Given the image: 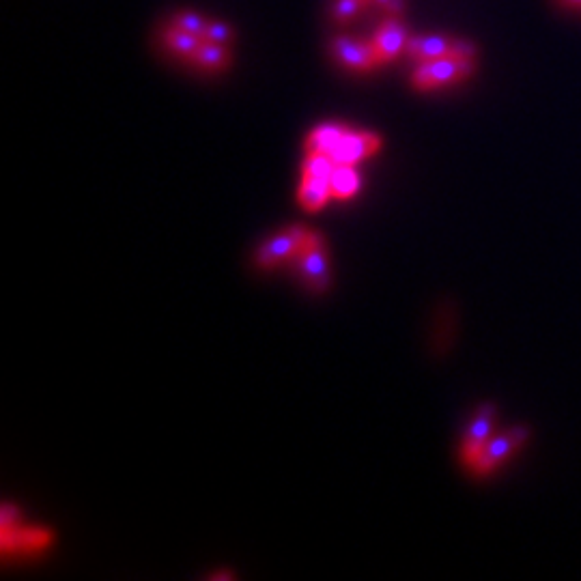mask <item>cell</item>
Masks as SVG:
<instances>
[{"mask_svg":"<svg viewBox=\"0 0 581 581\" xmlns=\"http://www.w3.org/2000/svg\"><path fill=\"white\" fill-rule=\"evenodd\" d=\"M474 69V59H463V56L448 54L442 59L420 63L414 74V84L422 91L446 87L457 80H463L472 74Z\"/></svg>","mask_w":581,"mask_h":581,"instance_id":"1","label":"cell"},{"mask_svg":"<svg viewBox=\"0 0 581 581\" xmlns=\"http://www.w3.org/2000/svg\"><path fill=\"white\" fill-rule=\"evenodd\" d=\"M407 54L418 63L442 59V56H448V54L463 56V59H474L476 48L470 44V41L452 39L444 35H416V37H409L407 41Z\"/></svg>","mask_w":581,"mask_h":581,"instance_id":"2","label":"cell"},{"mask_svg":"<svg viewBox=\"0 0 581 581\" xmlns=\"http://www.w3.org/2000/svg\"><path fill=\"white\" fill-rule=\"evenodd\" d=\"M310 237H313L310 231L302 229V226H293V229H287L285 233H280L269 239V242H265L259 248L257 261L265 269L282 265L287 261H295L297 257H300V252L306 248V244L310 242Z\"/></svg>","mask_w":581,"mask_h":581,"instance_id":"3","label":"cell"},{"mask_svg":"<svg viewBox=\"0 0 581 581\" xmlns=\"http://www.w3.org/2000/svg\"><path fill=\"white\" fill-rule=\"evenodd\" d=\"M528 435H530L528 429H513L498 437H491L483 446V450L478 452V457L470 463V467L480 476L491 474L495 467H500L508 457H513L515 452L526 444Z\"/></svg>","mask_w":581,"mask_h":581,"instance_id":"4","label":"cell"},{"mask_svg":"<svg viewBox=\"0 0 581 581\" xmlns=\"http://www.w3.org/2000/svg\"><path fill=\"white\" fill-rule=\"evenodd\" d=\"M297 274L306 282L308 289L313 291H323L330 282V265H328V254H325L321 237L313 233L306 248L300 252V257L295 259Z\"/></svg>","mask_w":581,"mask_h":581,"instance_id":"5","label":"cell"},{"mask_svg":"<svg viewBox=\"0 0 581 581\" xmlns=\"http://www.w3.org/2000/svg\"><path fill=\"white\" fill-rule=\"evenodd\" d=\"M332 52L336 54V59L340 63L351 69H358V72H366V69H373L375 65H379L373 41L371 44H362V41H356L351 37H336L332 41Z\"/></svg>","mask_w":581,"mask_h":581,"instance_id":"6","label":"cell"},{"mask_svg":"<svg viewBox=\"0 0 581 581\" xmlns=\"http://www.w3.org/2000/svg\"><path fill=\"white\" fill-rule=\"evenodd\" d=\"M407 28L399 20H386L377 28L375 39H373V48L377 52V61L381 63H390L396 59L403 50H407Z\"/></svg>","mask_w":581,"mask_h":581,"instance_id":"7","label":"cell"},{"mask_svg":"<svg viewBox=\"0 0 581 581\" xmlns=\"http://www.w3.org/2000/svg\"><path fill=\"white\" fill-rule=\"evenodd\" d=\"M493 422H495V409L491 405L480 407V412L474 416V420L470 422V429H467L463 437V461L467 465L478 457V452L483 450V446L491 439Z\"/></svg>","mask_w":581,"mask_h":581,"instance_id":"8","label":"cell"},{"mask_svg":"<svg viewBox=\"0 0 581 581\" xmlns=\"http://www.w3.org/2000/svg\"><path fill=\"white\" fill-rule=\"evenodd\" d=\"M379 147H381V140L373 134L347 132V136L343 138V143H340L336 147V151L332 153V158L336 164L353 166V164H358L360 160L368 158V155H373Z\"/></svg>","mask_w":581,"mask_h":581,"instance_id":"9","label":"cell"},{"mask_svg":"<svg viewBox=\"0 0 581 581\" xmlns=\"http://www.w3.org/2000/svg\"><path fill=\"white\" fill-rule=\"evenodd\" d=\"M52 541L50 532L46 530H28V528H18L9 526V528H0V545H3L5 554L13 549H44Z\"/></svg>","mask_w":581,"mask_h":581,"instance_id":"10","label":"cell"},{"mask_svg":"<svg viewBox=\"0 0 581 581\" xmlns=\"http://www.w3.org/2000/svg\"><path fill=\"white\" fill-rule=\"evenodd\" d=\"M349 130L340 125H321L317 130L310 132L308 140H306V149L308 153H328L332 155L336 151V147L343 143V138L347 136Z\"/></svg>","mask_w":581,"mask_h":581,"instance_id":"11","label":"cell"},{"mask_svg":"<svg viewBox=\"0 0 581 581\" xmlns=\"http://www.w3.org/2000/svg\"><path fill=\"white\" fill-rule=\"evenodd\" d=\"M164 41H166V46L173 50L177 56H181V59H190V61L194 59L198 46L203 44L201 37L183 31V28H179V26L168 28V31L164 33Z\"/></svg>","mask_w":581,"mask_h":581,"instance_id":"12","label":"cell"},{"mask_svg":"<svg viewBox=\"0 0 581 581\" xmlns=\"http://www.w3.org/2000/svg\"><path fill=\"white\" fill-rule=\"evenodd\" d=\"M360 188V177L356 170H353V166H347V164H338L334 168V173L330 177V190H332V196L334 198H351L353 194L358 192Z\"/></svg>","mask_w":581,"mask_h":581,"instance_id":"13","label":"cell"},{"mask_svg":"<svg viewBox=\"0 0 581 581\" xmlns=\"http://www.w3.org/2000/svg\"><path fill=\"white\" fill-rule=\"evenodd\" d=\"M330 196H332V190H330L328 181L304 177L302 188H300V203L306 209H310V211L321 209L325 203H328Z\"/></svg>","mask_w":581,"mask_h":581,"instance_id":"14","label":"cell"},{"mask_svg":"<svg viewBox=\"0 0 581 581\" xmlns=\"http://www.w3.org/2000/svg\"><path fill=\"white\" fill-rule=\"evenodd\" d=\"M229 50H226L224 44H216V41H207L203 39V44L198 46L194 54V63H198L205 69H222L229 65Z\"/></svg>","mask_w":581,"mask_h":581,"instance_id":"15","label":"cell"},{"mask_svg":"<svg viewBox=\"0 0 581 581\" xmlns=\"http://www.w3.org/2000/svg\"><path fill=\"white\" fill-rule=\"evenodd\" d=\"M336 166L338 164L328 153H308V158L304 162V177L321 179V181L330 183V177H332Z\"/></svg>","mask_w":581,"mask_h":581,"instance_id":"16","label":"cell"},{"mask_svg":"<svg viewBox=\"0 0 581 581\" xmlns=\"http://www.w3.org/2000/svg\"><path fill=\"white\" fill-rule=\"evenodd\" d=\"M207 24H209V20H205L203 16H198V13H194V11H183L175 20V26H179V28H183V31H188L196 37H201V39H205Z\"/></svg>","mask_w":581,"mask_h":581,"instance_id":"17","label":"cell"},{"mask_svg":"<svg viewBox=\"0 0 581 581\" xmlns=\"http://www.w3.org/2000/svg\"><path fill=\"white\" fill-rule=\"evenodd\" d=\"M364 7H366V0H336L334 18L338 22H347L351 18H356Z\"/></svg>","mask_w":581,"mask_h":581,"instance_id":"18","label":"cell"},{"mask_svg":"<svg viewBox=\"0 0 581 581\" xmlns=\"http://www.w3.org/2000/svg\"><path fill=\"white\" fill-rule=\"evenodd\" d=\"M205 39H207V41H216V44H224V46H226V44H229V41L233 39V31H231V26H229V24L211 20V22L207 24Z\"/></svg>","mask_w":581,"mask_h":581,"instance_id":"19","label":"cell"},{"mask_svg":"<svg viewBox=\"0 0 581 581\" xmlns=\"http://www.w3.org/2000/svg\"><path fill=\"white\" fill-rule=\"evenodd\" d=\"M373 3H377V5L384 7L386 11L394 13V16H399V13H403V9H405L403 0H373Z\"/></svg>","mask_w":581,"mask_h":581,"instance_id":"20","label":"cell"},{"mask_svg":"<svg viewBox=\"0 0 581 581\" xmlns=\"http://www.w3.org/2000/svg\"><path fill=\"white\" fill-rule=\"evenodd\" d=\"M564 5H571V7H581V0H560Z\"/></svg>","mask_w":581,"mask_h":581,"instance_id":"21","label":"cell"},{"mask_svg":"<svg viewBox=\"0 0 581 581\" xmlns=\"http://www.w3.org/2000/svg\"><path fill=\"white\" fill-rule=\"evenodd\" d=\"M366 3H368V0H366Z\"/></svg>","mask_w":581,"mask_h":581,"instance_id":"22","label":"cell"}]
</instances>
